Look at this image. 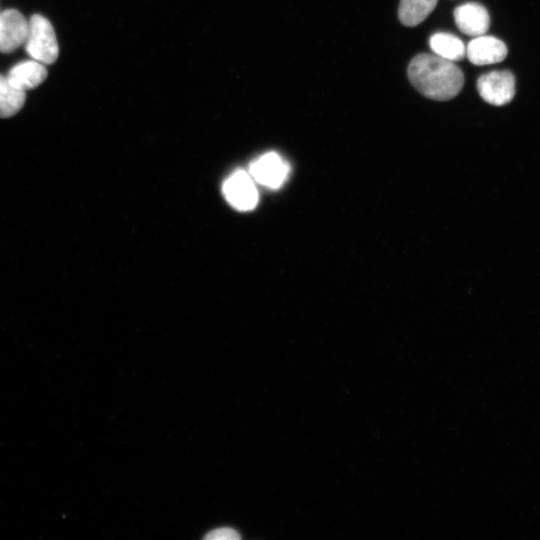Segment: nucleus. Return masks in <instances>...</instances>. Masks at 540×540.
Listing matches in <instances>:
<instances>
[{"instance_id": "0eeeda50", "label": "nucleus", "mask_w": 540, "mask_h": 540, "mask_svg": "<svg viewBox=\"0 0 540 540\" xmlns=\"http://www.w3.org/2000/svg\"><path fill=\"white\" fill-rule=\"evenodd\" d=\"M507 52L503 41L487 35L474 37L466 47L469 61L479 66L499 63L506 58Z\"/></svg>"}, {"instance_id": "f8f14e48", "label": "nucleus", "mask_w": 540, "mask_h": 540, "mask_svg": "<svg viewBox=\"0 0 540 540\" xmlns=\"http://www.w3.org/2000/svg\"><path fill=\"white\" fill-rule=\"evenodd\" d=\"M25 99V91L13 86L7 76L0 74V118H8L18 113Z\"/></svg>"}, {"instance_id": "39448f33", "label": "nucleus", "mask_w": 540, "mask_h": 540, "mask_svg": "<svg viewBox=\"0 0 540 540\" xmlns=\"http://www.w3.org/2000/svg\"><path fill=\"white\" fill-rule=\"evenodd\" d=\"M288 173V163L275 152L263 154L249 167V174L253 180L269 188L280 187L286 181Z\"/></svg>"}, {"instance_id": "9b49d317", "label": "nucleus", "mask_w": 540, "mask_h": 540, "mask_svg": "<svg viewBox=\"0 0 540 540\" xmlns=\"http://www.w3.org/2000/svg\"><path fill=\"white\" fill-rule=\"evenodd\" d=\"M438 0H400L398 18L408 27L423 22L434 10Z\"/></svg>"}, {"instance_id": "6e6552de", "label": "nucleus", "mask_w": 540, "mask_h": 540, "mask_svg": "<svg viewBox=\"0 0 540 540\" xmlns=\"http://www.w3.org/2000/svg\"><path fill=\"white\" fill-rule=\"evenodd\" d=\"M454 20L458 29L468 36L484 35L490 26L487 9L476 2H468L456 7Z\"/></svg>"}, {"instance_id": "20e7f679", "label": "nucleus", "mask_w": 540, "mask_h": 540, "mask_svg": "<svg viewBox=\"0 0 540 540\" xmlns=\"http://www.w3.org/2000/svg\"><path fill=\"white\" fill-rule=\"evenodd\" d=\"M223 193L227 201L241 211L253 209L258 202L254 180L243 170L234 172L225 180Z\"/></svg>"}, {"instance_id": "7ed1b4c3", "label": "nucleus", "mask_w": 540, "mask_h": 540, "mask_svg": "<svg viewBox=\"0 0 540 540\" xmlns=\"http://www.w3.org/2000/svg\"><path fill=\"white\" fill-rule=\"evenodd\" d=\"M476 86L481 98L495 106L508 104L515 95V77L508 70L485 73L478 78Z\"/></svg>"}, {"instance_id": "1a4fd4ad", "label": "nucleus", "mask_w": 540, "mask_h": 540, "mask_svg": "<svg viewBox=\"0 0 540 540\" xmlns=\"http://www.w3.org/2000/svg\"><path fill=\"white\" fill-rule=\"evenodd\" d=\"M47 75L45 64L31 59L15 64L9 70L7 78L13 86L26 92L38 87Z\"/></svg>"}, {"instance_id": "f257e3e1", "label": "nucleus", "mask_w": 540, "mask_h": 540, "mask_svg": "<svg viewBox=\"0 0 540 540\" xmlns=\"http://www.w3.org/2000/svg\"><path fill=\"white\" fill-rule=\"evenodd\" d=\"M408 78L425 97L445 101L457 96L464 85L462 70L435 54L420 53L408 65Z\"/></svg>"}, {"instance_id": "423d86ee", "label": "nucleus", "mask_w": 540, "mask_h": 540, "mask_svg": "<svg viewBox=\"0 0 540 540\" xmlns=\"http://www.w3.org/2000/svg\"><path fill=\"white\" fill-rule=\"evenodd\" d=\"M28 20L16 9L0 11V52L11 53L24 44Z\"/></svg>"}, {"instance_id": "9d476101", "label": "nucleus", "mask_w": 540, "mask_h": 540, "mask_svg": "<svg viewBox=\"0 0 540 540\" xmlns=\"http://www.w3.org/2000/svg\"><path fill=\"white\" fill-rule=\"evenodd\" d=\"M429 45L435 55L452 62L460 61L466 55L462 40L451 33H434L429 38Z\"/></svg>"}, {"instance_id": "f03ea898", "label": "nucleus", "mask_w": 540, "mask_h": 540, "mask_svg": "<svg viewBox=\"0 0 540 540\" xmlns=\"http://www.w3.org/2000/svg\"><path fill=\"white\" fill-rule=\"evenodd\" d=\"M24 44L27 54L45 65L54 63L58 58L59 46L53 26L40 14H34L28 20Z\"/></svg>"}, {"instance_id": "ddd939ff", "label": "nucleus", "mask_w": 540, "mask_h": 540, "mask_svg": "<svg viewBox=\"0 0 540 540\" xmlns=\"http://www.w3.org/2000/svg\"><path fill=\"white\" fill-rule=\"evenodd\" d=\"M206 540H238L239 533L231 527H220L209 531L205 536Z\"/></svg>"}]
</instances>
